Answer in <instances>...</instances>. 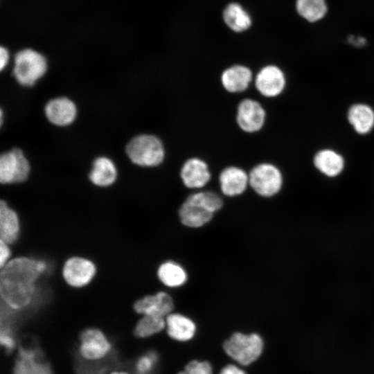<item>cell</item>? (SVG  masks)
Here are the masks:
<instances>
[{"label":"cell","mask_w":374,"mask_h":374,"mask_svg":"<svg viewBox=\"0 0 374 374\" xmlns=\"http://www.w3.org/2000/svg\"><path fill=\"white\" fill-rule=\"evenodd\" d=\"M267 111L257 99L246 97L238 104L235 121L239 128L247 134L261 131L267 121Z\"/></svg>","instance_id":"cell-7"},{"label":"cell","mask_w":374,"mask_h":374,"mask_svg":"<svg viewBox=\"0 0 374 374\" xmlns=\"http://www.w3.org/2000/svg\"><path fill=\"white\" fill-rule=\"evenodd\" d=\"M226 353L242 365L256 361L263 349L262 338L257 334L235 332L223 345Z\"/></svg>","instance_id":"cell-6"},{"label":"cell","mask_w":374,"mask_h":374,"mask_svg":"<svg viewBox=\"0 0 374 374\" xmlns=\"http://www.w3.org/2000/svg\"><path fill=\"white\" fill-rule=\"evenodd\" d=\"M249 173V186L258 196L269 198L275 196L282 189L283 175L276 164L263 161L252 167Z\"/></svg>","instance_id":"cell-4"},{"label":"cell","mask_w":374,"mask_h":374,"mask_svg":"<svg viewBox=\"0 0 374 374\" xmlns=\"http://www.w3.org/2000/svg\"><path fill=\"white\" fill-rule=\"evenodd\" d=\"M179 176L184 186L190 190L205 188L212 179L209 165L197 157H190L184 162Z\"/></svg>","instance_id":"cell-11"},{"label":"cell","mask_w":374,"mask_h":374,"mask_svg":"<svg viewBox=\"0 0 374 374\" xmlns=\"http://www.w3.org/2000/svg\"><path fill=\"white\" fill-rule=\"evenodd\" d=\"M117 170L114 162L107 157L95 159L89 173L90 181L96 186L105 187L112 185L116 179Z\"/></svg>","instance_id":"cell-20"},{"label":"cell","mask_w":374,"mask_h":374,"mask_svg":"<svg viewBox=\"0 0 374 374\" xmlns=\"http://www.w3.org/2000/svg\"><path fill=\"white\" fill-rule=\"evenodd\" d=\"M19 226L16 213L10 208L7 203H0V235L1 240L8 244L13 243L17 238Z\"/></svg>","instance_id":"cell-23"},{"label":"cell","mask_w":374,"mask_h":374,"mask_svg":"<svg viewBox=\"0 0 374 374\" xmlns=\"http://www.w3.org/2000/svg\"><path fill=\"white\" fill-rule=\"evenodd\" d=\"M135 311L143 314H154L166 317L174 308L171 296L166 292H160L154 295L146 296L138 300L134 305Z\"/></svg>","instance_id":"cell-17"},{"label":"cell","mask_w":374,"mask_h":374,"mask_svg":"<svg viewBox=\"0 0 374 374\" xmlns=\"http://www.w3.org/2000/svg\"><path fill=\"white\" fill-rule=\"evenodd\" d=\"M158 276L165 285L170 287L181 286L187 280L186 271L179 265L171 261L160 265Z\"/></svg>","instance_id":"cell-25"},{"label":"cell","mask_w":374,"mask_h":374,"mask_svg":"<svg viewBox=\"0 0 374 374\" xmlns=\"http://www.w3.org/2000/svg\"><path fill=\"white\" fill-rule=\"evenodd\" d=\"M5 242L1 240L0 244V266L2 268L10 256V250Z\"/></svg>","instance_id":"cell-31"},{"label":"cell","mask_w":374,"mask_h":374,"mask_svg":"<svg viewBox=\"0 0 374 374\" xmlns=\"http://www.w3.org/2000/svg\"><path fill=\"white\" fill-rule=\"evenodd\" d=\"M255 73L244 64H235L225 68L220 75V81L224 90L233 94L247 91L253 82Z\"/></svg>","instance_id":"cell-14"},{"label":"cell","mask_w":374,"mask_h":374,"mask_svg":"<svg viewBox=\"0 0 374 374\" xmlns=\"http://www.w3.org/2000/svg\"><path fill=\"white\" fill-rule=\"evenodd\" d=\"M222 17L227 26L235 32H243L251 24L249 15L237 3L229 4L224 10Z\"/></svg>","instance_id":"cell-24"},{"label":"cell","mask_w":374,"mask_h":374,"mask_svg":"<svg viewBox=\"0 0 374 374\" xmlns=\"http://www.w3.org/2000/svg\"><path fill=\"white\" fill-rule=\"evenodd\" d=\"M223 205V198L217 191L204 188L188 195L181 204L178 214L184 225L200 227L210 222Z\"/></svg>","instance_id":"cell-2"},{"label":"cell","mask_w":374,"mask_h":374,"mask_svg":"<svg viewBox=\"0 0 374 374\" xmlns=\"http://www.w3.org/2000/svg\"><path fill=\"white\" fill-rule=\"evenodd\" d=\"M220 374H246L244 371L235 365H227L224 367Z\"/></svg>","instance_id":"cell-32"},{"label":"cell","mask_w":374,"mask_h":374,"mask_svg":"<svg viewBox=\"0 0 374 374\" xmlns=\"http://www.w3.org/2000/svg\"><path fill=\"white\" fill-rule=\"evenodd\" d=\"M166 327V319L154 314H144L138 321L134 329V335L145 338L159 332Z\"/></svg>","instance_id":"cell-27"},{"label":"cell","mask_w":374,"mask_h":374,"mask_svg":"<svg viewBox=\"0 0 374 374\" xmlns=\"http://www.w3.org/2000/svg\"><path fill=\"white\" fill-rule=\"evenodd\" d=\"M119 365L118 355L112 351L107 357L98 360H87L77 355L74 369L76 374H107Z\"/></svg>","instance_id":"cell-18"},{"label":"cell","mask_w":374,"mask_h":374,"mask_svg":"<svg viewBox=\"0 0 374 374\" xmlns=\"http://www.w3.org/2000/svg\"><path fill=\"white\" fill-rule=\"evenodd\" d=\"M348 119L358 134H365L374 126V112L367 105L355 104L349 109Z\"/></svg>","instance_id":"cell-22"},{"label":"cell","mask_w":374,"mask_h":374,"mask_svg":"<svg viewBox=\"0 0 374 374\" xmlns=\"http://www.w3.org/2000/svg\"><path fill=\"white\" fill-rule=\"evenodd\" d=\"M95 265L89 260L73 257L69 259L63 268V276L70 285L75 287L87 285L93 277Z\"/></svg>","instance_id":"cell-15"},{"label":"cell","mask_w":374,"mask_h":374,"mask_svg":"<svg viewBox=\"0 0 374 374\" xmlns=\"http://www.w3.org/2000/svg\"><path fill=\"white\" fill-rule=\"evenodd\" d=\"M9 60V53L6 48H0V69L2 71L7 65Z\"/></svg>","instance_id":"cell-33"},{"label":"cell","mask_w":374,"mask_h":374,"mask_svg":"<svg viewBox=\"0 0 374 374\" xmlns=\"http://www.w3.org/2000/svg\"><path fill=\"white\" fill-rule=\"evenodd\" d=\"M78 355L87 360H98L112 351V344L100 330L88 328L81 332Z\"/></svg>","instance_id":"cell-12"},{"label":"cell","mask_w":374,"mask_h":374,"mask_svg":"<svg viewBox=\"0 0 374 374\" xmlns=\"http://www.w3.org/2000/svg\"><path fill=\"white\" fill-rule=\"evenodd\" d=\"M109 374H129L127 372H123V371H112V373H110Z\"/></svg>","instance_id":"cell-34"},{"label":"cell","mask_w":374,"mask_h":374,"mask_svg":"<svg viewBox=\"0 0 374 374\" xmlns=\"http://www.w3.org/2000/svg\"><path fill=\"white\" fill-rule=\"evenodd\" d=\"M48 120L57 126H66L73 122L77 115L74 103L65 97L51 100L45 106Z\"/></svg>","instance_id":"cell-16"},{"label":"cell","mask_w":374,"mask_h":374,"mask_svg":"<svg viewBox=\"0 0 374 374\" xmlns=\"http://www.w3.org/2000/svg\"><path fill=\"white\" fill-rule=\"evenodd\" d=\"M14 61L13 75L18 83L22 86H33L47 70L45 57L31 48L17 52Z\"/></svg>","instance_id":"cell-5"},{"label":"cell","mask_w":374,"mask_h":374,"mask_svg":"<svg viewBox=\"0 0 374 374\" xmlns=\"http://www.w3.org/2000/svg\"><path fill=\"white\" fill-rule=\"evenodd\" d=\"M167 332L177 341H185L192 339L196 327L195 323L186 316L179 313H170L166 317Z\"/></svg>","instance_id":"cell-19"},{"label":"cell","mask_w":374,"mask_h":374,"mask_svg":"<svg viewBox=\"0 0 374 374\" xmlns=\"http://www.w3.org/2000/svg\"><path fill=\"white\" fill-rule=\"evenodd\" d=\"M30 172L28 161L23 152L14 148L3 153L0 157V181L12 184L24 181Z\"/></svg>","instance_id":"cell-10"},{"label":"cell","mask_w":374,"mask_h":374,"mask_svg":"<svg viewBox=\"0 0 374 374\" xmlns=\"http://www.w3.org/2000/svg\"><path fill=\"white\" fill-rule=\"evenodd\" d=\"M178 374H212V368L207 362L193 360L186 366L184 371Z\"/></svg>","instance_id":"cell-29"},{"label":"cell","mask_w":374,"mask_h":374,"mask_svg":"<svg viewBox=\"0 0 374 374\" xmlns=\"http://www.w3.org/2000/svg\"><path fill=\"white\" fill-rule=\"evenodd\" d=\"M252 84L261 96L275 98L284 91L286 78L280 68L268 64L261 67L255 73Z\"/></svg>","instance_id":"cell-9"},{"label":"cell","mask_w":374,"mask_h":374,"mask_svg":"<svg viewBox=\"0 0 374 374\" xmlns=\"http://www.w3.org/2000/svg\"><path fill=\"white\" fill-rule=\"evenodd\" d=\"M296 7L299 14L310 22L321 19L327 11L325 0H297Z\"/></svg>","instance_id":"cell-26"},{"label":"cell","mask_w":374,"mask_h":374,"mask_svg":"<svg viewBox=\"0 0 374 374\" xmlns=\"http://www.w3.org/2000/svg\"><path fill=\"white\" fill-rule=\"evenodd\" d=\"M0 292L2 299L13 309L27 305L31 301L35 282L40 271L37 261L20 257L2 267Z\"/></svg>","instance_id":"cell-1"},{"label":"cell","mask_w":374,"mask_h":374,"mask_svg":"<svg viewBox=\"0 0 374 374\" xmlns=\"http://www.w3.org/2000/svg\"><path fill=\"white\" fill-rule=\"evenodd\" d=\"M218 184L224 196L230 198L240 196L249 188V173L238 166H227L220 171Z\"/></svg>","instance_id":"cell-13"},{"label":"cell","mask_w":374,"mask_h":374,"mask_svg":"<svg viewBox=\"0 0 374 374\" xmlns=\"http://www.w3.org/2000/svg\"><path fill=\"white\" fill-rule=\"evenodd\" d=\"M0 341L7 353H10L15 348L16 343L12 330L9 325H1Z\"/></svg>","instance_id":"cell-30"},{"label":"cell","mask_w":374,"mask_h":374,"mask_svg":"<svg viewBox=\"0 0 374 374\" xmlns=\"http://www.w3.org/2000/svg\"><path fill=\"white\" fill-rule=\"evenodd\" d=\"M12 374H54L50 363L37 344L19 347Z\"/></svg>","instance_id":"cell-8"},{"label":"cell","mask_w":374,"mask_h":374,"mask_svg":"<svg viewBox=\"0 0 374 374\" xmlns=\"http://www.w3.org/2000/svg\"><path fill=\"white\" fill-rule=\"evenodd\" d=\"M314 166L328 177H336L344 167V158L332 150H323L318 152L314 158Z\"/></svg>","instance_id":"cell-21"},{"label":"cell","mask_w":374,"mask_h":374,"mask_svg":"<svg viewBox=\"0 0 374 374\" xmlns=\"http://www.w3.org/2000/svg\"><path fill=\"white\" fill-rule=\"evenodd\" d=\"M158 360L157 355L150 351L140 356L134 363L136 374H151Z\"/></svg>","instance_id":"cell-28"},{"label":"cell","mask_w":374,"mask_h":374,"mask_svg":"<svg viewBox=\"0 0 374 374\" xmlns=\"http://www.w3.org/2000/svg\"><path fill=\"white\" fill-rule=\"evenodd\" d=\"M130 161L142 168L161 166L166 158L163 141L154 134H141L132 138L125 148Z\"/></svg>","instance_id":"cell-3"}]
</instances>
